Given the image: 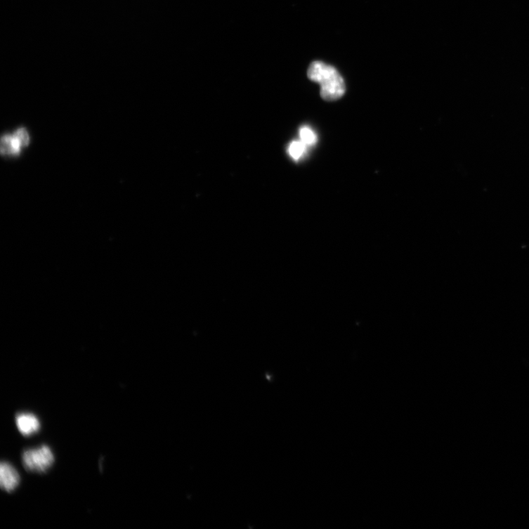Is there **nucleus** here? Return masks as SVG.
Masks as SVG:
<instances>
[{"label":"nucleus","mask_w":529,"mask_h":529,"mask_svg":"<svg viewBox=\"0 0 529 529\" xmlns=\"http://www.w3.org/2000/svg\"><path fill=\"white\" fill-rule=\"evenodd\" d=\"M308 76L312 81L320 85V96L325 100H339L346 92L342 76L335 68L324 62H313L308 69Z\"/></svg>","instance_id":"1"},{"label":"nucleus","mask_w":529,"mask_h":529,"mask_svg":"<svg viewBox=\"0 0 529 529\" xmlns=\"http://www.w3.org/2000/svg\"><path fill=\"white\" fill-rule=\"evenodd\" d=\"M54 455L51 448L42 445L36 450L25 451L22 455L25 468L32 472L44 473L53 464Z\"/></svg>","instance_id":"2"},{"label":"nucleus","mask_w":529,"mask_h":529,"mask_svg":"<svg viewBox=\"0 0 529 529\" xmlns=\"http://www.w3.org/2000/svg\"><path fill=\"white\" fill-rule=\"evenodd\" d=\"M20 483V476L11 464L3 462L0 466V485L8 492L18 488Z\"/></svg>","instance_id":"3"},{"label":"nucleus","mask_w":529,"mask_h":529,"mask_svg":"<svg viewBox=\"0 0 529 529\" xmlns=\"http://www.w3.org/2000/svg\"><path fill=\"white\" fill-rule=\"evenodd\" d=\"M15 424L24 436H31L37 433L41 424L37 417L32 413H20L15 417Z\"/></svg>","instance_id":"4"},{"label":"nucleus","mask_w":529,"mask_h":529,"mask_svg":"<svg viewBox=\"0 0 529 529\" xmlns=\"http://www.w3.org/2000/svg\"><path fill=\"white\" fill-rule=\"evenodd\" d=\"M307 145L301 141H293L289 148H288V153L295 160L299 159L304 153L306 152Z\"/></svg>","instance_id":"5"},{"label":"nucleus","mask_w":529,"mask_h":529,"mask_svg":"<svg viewBox=\"0 0 529 529\" xmlns=\"http://www.w3.org/2000/svg\"><path fill=\"white\" fill-rule=\"evenodd\" d=\"M20 146L14 138L6 136L1 141V152L4 154H15L20 150Z\"/></svg>","instance_id":"6"},{"label":"nucleus","mask_w":529,"mask_h":529,"mask_svg":"<svg viewBox=\"0 0 529 529\" xmlns=\"http://www.w3.org/2000/svg\"><path fill=\"white\" fill-rule=\"evenodd\" d=\"M301 141L307 146L313 145L317 142V136L309 126H302L299 131Z\"/></svg>","instance_id":"7"},{"label":"nucleus","mask_w":529,"mask_h":529,"mask_svg":"<svg viewBox=\"0 0 529 529\" xmlns=\"http://www.w3.org/2000/svg\"><path fill=\"white\" fill-rule=\"evenodd\" d=\"M14 139L19 143L20 148L25 146L28 143L29 137L25 130H20L14 135Z\"/></svg>","instance_id":"8"}]
</instances>
